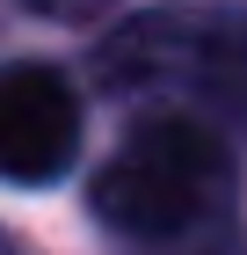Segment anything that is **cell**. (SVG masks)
<instances>
[{
  "label": "cell",
  "mask_w": 247,
  "mask_h": 255,
  "mask_svg": "<svg viewBox=\"0 0 247 255\" xmlns=\"http://www.w3.org/2000/svg\"><path fill=\"white\" fill-rule=\"evenodd\" d=\"M109 95L153 102L160 117L247 138V15L240 7H153L116 22L95 51Z\"/></svg>",
  "instance_id": "cell-1"
},
{
  "label": "cell",
  "mask_w": 247,
  "mask_h": 255,
  "mask_svg": "<svg viewBox=\"0 0 247 255\" xmlns=\"http://www.w3.org/2000/svg\"><path fill=\"white\" fill-rule=\"evenodd\" d=\"M87 204L131 248H167V241L211 234V226L233 219V153L204 124L146 117L109 153V168L95 175Z\"/></svg>",
  "instance_id": "cell-2"
},
{
  "label": "cell",
  "mask_w": 247,
  "mask_h": 255,
  "mask_svg": "<svg viewBox=\"0 0 247 255\" xmlns=\"http://www.w3.org/2000/svg\"><path fill=\"white\" fill-rule=\"evenodd\" d=\"M80 153V95L44 59L0 66V182H51Z\"/></svg>",
  "instance_id": "cell-3"
},
{
  "label": "cell",
  "mask_w": 247,
  "mask_h": 255,
  "mask_svg": "<svg viewBox=\"0 0 247 255\" xmlns=\"http://www.w3.org/2000/svg\"><path fill=\"white\" fill-rule=\"evenodd\" d=\"M131 255H240V226H211V234H189V241H167V248H131Z\"/></svg>",
  "instance_id": "cell-4"
},
{
  "label": "cell",
  "mask_w": 247,
  "mask_h": 255,
  "mask_svg": "<svg viewBox=\"0 0 247 255\" xmlns=\"http://www.w3.org/2000/svg\"><path fill=\"white\" fill-rule=\"evenodd\" d=\"M29 15H44V22H95V15H109L116 0H22Z\"/></svg>",
  "instance_id": "cell-5"
},
{
  "label": "cell",
  "mask_w": 247,
  "mask_h": 255,
  "mask_svg": "<svg viewBox=\"0 0 247 255\" xmlns=\"http://www.w3.org/2000/svg\"><path fill=\"white\" fill-rule=\"evenodd\" d=\"M0 255H29V248H22V241H15V234H0Z\"/></svg>",
  "instance_id": "cell-6"
}]
</instances>
